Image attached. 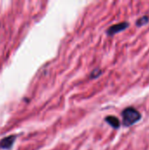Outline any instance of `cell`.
Instances as JSON below:
<instances>
[{"mask_svg": "<svg viewBox=\"0 0 149 150\" xmlns=\"http://www.w3.org/2000/svg\"><path fill=\"white\" fill-rule=\"evenodd\" d=\"M105 121L107 124H109L113 129H119L121 125L119 120L115 116H107V117H105Z\"/></svg>", "mask_w": 149, "mask_h": 150, "instance_id": "277c9868", "label": "cell"}, {"mask_svg": "<svg viewBox=\"0 0 149 150\" xmlns=\"http://www.w3.org/2000/svg\"><path fill=\"white\" fill-rule=\"evenodd\" d=\"M101 75H102V70L99 69H96L92 70V72H91L90 75V78H97V77H99Z\"/></svg>", "mask_w": 149, "mask_h": 150, "instance_id": "8992f818", "label": "cell"}, {"mask_svg": "<svg viewBox=\"0 0 149 150\" xmlns=\"http://www.w3.org/2000/svg\"><path fill=\"white\" fill-rule=\"evenodd\" d=\"M129 25H130L129 22H126V21H123V22L115 24V25L110 26L107 29L106 33H107L108 36H113L116 33H121V32L125 31L126 29H127L129 27Z\"/></svg>", "mask_w": 149, "mask_h": 150, "instance_id": "7a4b0ae2", "label": "cell"}, {"mask_svg": "<svg viewBox=\"0 0 149 150\" xmlns=\"http://www.w3.org/2000/svg\"><path fill=\"white\" fill-rule=\"evenodd\" d=\"M15 140H16L15 135H10V136H7V137L2 139L0 141V149H10L13 146Z\"/></svg>", "mask_w": 149, "mask_h": 150, "instance_id": "3957f363", "label": "cell"}, {"mask_svg": "<svg viewBox=\"0 0 149 150\" xmlns=\"http://www.w3.org/2000/svg\"><path fill=\"white\" fill-rule=\"evenodd\" d=\"M148 22H149V17L148 16H147V15H144V16L141 17L139 19H137V21H136L135 25H136L138 27H141V26H143V25H147Z\"/></svg>", "mask_w": 149, "mask_h": 150, "instance_id": "5b68a950", "label": "cell"}, {"mask_svg": "<svg viewBox=\"0 0 149 150\" xmlns=\"http://www.w3.org/2000/svg\"><path fill=\"white\" fill-rule=\"evenodd\" d=\"M121 115H122V124L126 127L133 126L134 124L138 123L142 118L141 113L134 107H131V106L126 108L122 112Z\"/></svg>", "mask_w": 149, "mask_h": 150, "instance_id": "6da1fadb", "label": "cell"}]
</instances>
